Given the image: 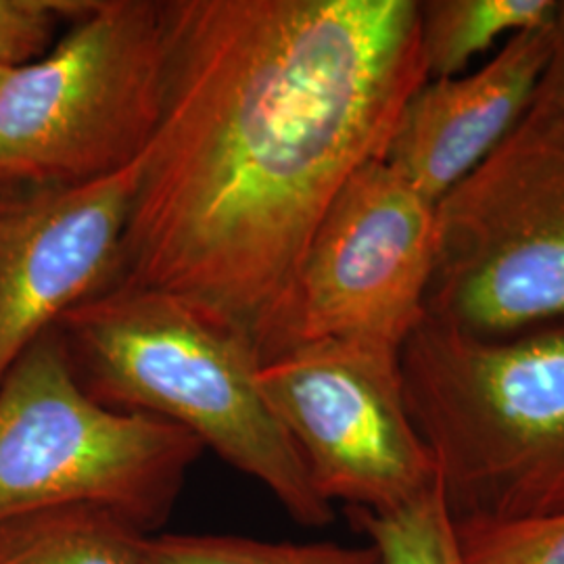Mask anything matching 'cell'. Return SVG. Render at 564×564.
Wrapping results in <instances>:
<instances>
[{
	"instance_id": "ba28073f",
	"label": "cell",
	"mask_w": 564,
	"mask_h": 564,
	"mask_svg": "<svg viewBox=\"0 0 564 564\" xmlns=\"http://www.w3.org/2000/svg\"><path fill=\"white\" fill-rule=\"evenodd\" d=\"M263 398L328 505L384 514L437 489L403 395L400 349L324 339L260 366Z\"/></svg>"
},
{
	"instance_id": "3957f363",
	"label": "cell",
	"mask_w": 564,
	"mask_h": 564,
	"mask_svg": "<svg viewBox=\"0 0 564 564\" xmlns=\"http://www.w3.org/2000/svg\"><path fill=\"white\" fill-rule=\"evenodd\" d=\"M400 368L454 524L564 512V323L479 337L426 316Z\"/></svg>"
},
{
	"instance_id": "8fae6325",
	"label": "cell",
	"mask_w": 564,
	"mask_h": 564,
	"mask_svg": "<svg viewBox=\"0 0 564 564\" xmlns=\"http://www.w3.org/2000/svg\"><path fill=\"white\" fill-rule=\"evenodd\" d=\"M144 531L97 508H59L0 524V564H144Z\"/></svg>"
},
{
	"instance_id": "5bb4252c",
	"label": "cell",
	"mask_w": 564,
	"mask_h": 564,
	"mask_svg": "<svg viewBox=\"0 0 564 564\" xmlns=\"http://www.w3.org/2000/svg\"><path fill=\"white\" fill-rule=\"evenodd\" d=\"M358 523L383 564H464L456 524L445 510L440 487L393 512H358Z\"/></svg>"
},
{
	"instance_id": "7c38bea8",
	"label": "cell",
	"mask_w": 564,
	"mask_h": 564,
	"mask_svg": "<svg viewBox=\"0 0 564 564\" xmlns=\"http://www.w3.org/2000/svg\"><path fill=\"white\" fill-rule=\"evenodd\" d=\"M556 0H426L419 2L421 51L429 80L456 78L506 34L556 20Z\"/></svg>"
},
{
	"instance_id": "5b68a950",
	"label": "cell",
	"mask_w": 564,
	"mask_h": 564,
	"mask_svg": "<svg viewBox=\"0 0 564 564\" xmlns=\"http://www.w3.org/2000/svg\"><path fill=\"white\" fill-rule=\"evenodd\" d=\"M203 449L176 424L97 402L53 326L0 383V524L97 508L147 533L170 514Z\"/></svg>"
},
{
	"instance_id": "7a4b0ae2",
	"label": "cell",
	"mask_w": 564,
	"mask_h": 564,
	"mask_svg": "<svg viewBox=\"0 0 564 564\" xmlns=\"http://www.w3.org/2000/svg\"><path fill=\"white\" fill-rule=\"evenodd\" d=\"M57 328L97 402L181 426L262 484L293 521L333 523L335 508L265 402L262 360L239 330L178 297L123 284L78 303Z\"/></svg>"
},
{
	"instance_id": "4fadbf2b",
	"label": "cell",
	"mask_w": 564,
	"mask_h": 564,
	"mask_svg": "<svg viewBox=\"0 0 564 564\" xmlns=\"http://www.w3.org/2000/svg\"><path fill=\"white\" fill-rule=\"evenodd\" d=\"M144 564H383L375 545L265 542L239 535L144 533Z\"/></svg>"
},
{
	"instance_id": "52a82bcc",
	"label": "cell",
	"mask_w": 564,
	"mask_h": 564,
	"mask_svg": "<svg viewBox=\"0 0 564 564\" xmlns=\"http://www.w3.org/2000/svg\"><path fill=\"white\" fill-rule=\"evenodd\" d=\"M437 203L384 160L366 163L330 203L262 349V362L324 339L402 349L426 318Z\"/></svg>"
},
{
	"instance_id": "e0dca14e",
	"label": "cell",
	"mask_w": 564,
	"mask_h": 564,
	"mask_svg": "<svg viewBox=\"0 0 564 564\" xmlns=\"http://www.w3.org/2000/svg\"><path fill=\"white\" fill-rule=\"evenodd\" d=\"M542 99L556 107L564 116V2H558L554 21V46L545 69L544 80L538 93Z\"/></svg>"
},
{
	"instance_id": "6da1fadb",
	"label": "cell",
	"mask_w": 564,
	"mask_h": 564,
	"mask_svg": "<svg viewBox=\"0 0 564 564\" xmlns=\"http://www.w3.org/2000/svg\"><path fill=\"white\" fill-rule=\"evenodd\" d=\"M162 113L111 284L239 330L260 360L330 203L429 80L412 0H165Z\"/></svg>"
},
{
	"instance_id": "8992f818",
	"label": "cell",
	"mask_w": 564,
	"mask_h": 564,
	"mask_svg": "<svg viewBox=\"0 0 564 564\" xmlns=\"http://www.w3.org/2000/svg\"><path fill=\"white\" fill-rule=\"evenodd\" d=\"M426 316L479 337L564 323V116L540 95L437 203Z\"/></svg>"
},
{
	"instance_id": "ac0fdd59",
	"label": "cell",
	"mask_w": 564,
	"mask_h": 564,
	"mask_svg": "<svg viewBox=\"0 0 564 564\" xmlns=\"http://www.w3.org/2000/svg\"><path fill=\"white\" fill-rule=\"evenodd\" d=\"M7 69H11V67H4V65H0V78L4 76V72H7Z\"/></svg>"
},
{
	"instance_id": "9a60e30c",
	"label": "cell",
	"mask_w": 564,
	"mask_h": 564,
	"mask_svg": "<svg viewBox=\"0 0 564 564\" xmlns=\"http://www.w3.org/2000/svg\"><path fill=\"white\" fill-rule=\"evenodd\" d=\"M464 564H564V512L514 523L456 524Z\"/></svg>"
},
{
	"instance_id": "9c48e42d",
	"label": "cell",
	"mask_w": 564,
	"mask_h": 564,
	"mask_svg": "<svg viewBox=\"0 0 564 564\" xmlns=\"http://www.w3.org/2000/svg\"><path fill=\"white\" fill-rule=\"evenodd\" d=\"M141 160L101 181L0 195V383L32 343L116 279Z\"/></svg>"
},
{
	"instance_id": "30bf717a",
	"label": "cell",
	"mask_w": 564,
	"mask_h": 564,
	"mask_svg": "<svg viewBox=\"0 0 564 564\" xmlns=\"http://www.w3.org/2000/svg\"><path fill=\"white\" fill-rule=\"evenodd\" d=\"M552 46L554 23L512 36L470 76L424 82L402 109L384 162L426 199L442 202L523 120Z\"/></svg>"
},
{
	"instance_id": "2e32d148",
	"label": "cell",
	"mask_w": 564,
	"mask_h": 564,
	"mask_svg": "<svg viewBox=\"0 0 564 564\" xmlns=\"http://www.w3.org/2000/svg\"><path fill=\"white\" fill-rule=\"evenodd\" d=\"M95 0H0V65L41 59L55 44L61 23L82 18Z\"/></svg>"
},
{
	"instance_id": "277c9868",
	"label": "cell",
	"mask_w": 564,
	"mask_h": 564,
	"mask_svg": "<svg viewBox=\"0 0 564 564\" xmlns=\"http://www.w3.org/2000/svg\"><path fill=\"white\" fill-rule=\"evenodd\" d=\"M165 0H95L41 59L0 78V195L139 162L162 113Z\"/></svg>"
}]
</instances>
